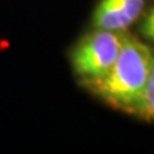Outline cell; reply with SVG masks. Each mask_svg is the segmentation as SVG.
<instances>
[{"mask_svg":"<svg viewBox=\"0 0 154 154\" xmlns=\"http://www.w3.org/2000/svg\"><path fill=\"white\" fill-rule=\"evenodd\" d=\"M127 31L94 28L84 33L68 53L69 67L81 88L103 77L113 66Z\"/></svg>","mask_w":154,"mask_h":154,"instance_id":"cell-2","label":"cell"},{"mask_svg":"<svg viewBox=\"0 0 154 154\" xmlns=\"http://www.w3.org/2000/svg\"><path fill=\"white\" fill-rule=\"evenodd\" d=\"M136 117L148 122L154 121V62L150 73H149L148 82L145 85V89H144V94Z\"/></svg>","mask_w":154,"mask_h":154,"instance_id":"cell-4","label":"cell"},{"mask_svg":"<svg viewBox=\"0 0 154 154\" xmlns=\"http://www.w3.org/2000/svg\"><path fill=\"white\" fill-rule=\"evenodd\" d=\"M153 62L152 48L128 33L109 71L82 89L108 107L136 117Z\"/></svg>","mask_w":154,"mask_h":154,"instance_id":"cell-1","label":"cell"},{"mask_svg":"<svg viewBox=\"0 0 154 154\" xmlns=\"http://www.w3.org/2000/svg\"><path fill=\"white\" fill-rule=\"evenodd\" d=\"M148 0H99L90 26L109 31H127L145 13Z\"/></svg>","mask_w":154,"mask_h":154,"instance_id":"cell-3","label":"cell"},{"mask_svg":"<svg viewBox=\"0 0 154 154\" xmlns=\"http://www.w3.org/2000/svg\"><path fill=\"white\" fill-rule=\"evenodd\" d=\"M140 25H139V32L140 35L154 45V5L149 8L140 18Z\"/></svg>","mask_w":154,"mask_h":154,"instance_id":"cell-5","label":"cell"}]
</instances>
